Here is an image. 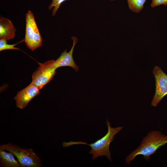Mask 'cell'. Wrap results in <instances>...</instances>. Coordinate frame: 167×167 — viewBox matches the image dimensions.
I'll list each match as a JSON object with an SVG mask.
<instances>
[{
	"mask_svg": "<svg viewBox=\"0 0 167 167\" xmlns=\"http://www.w3.org/2000/svg\"><path fill=\"white\" fill-rule=\"evenodd\" d=\"M167 143V135L160 131H150L143 138L139 146L126 156L125 159L126 163L129 164L139 155L148 161L159 148Z\"/></svg>",
	"mask_w": 167,
	"mask_h": 167,
	"instance_id": "cell-1",
	"label": "cell"
},
{
	"mask_svg": "<svg viewBox=\"0 0 167 167\" xmlns=\"http://www.w3.org/2000/svg\"><path fill=\"white\" fill-rule=\"evenodd\" d=\"M106 124L108 127L107 133L94 143L88 144L86 142L71 141L68 142H63L62 146L67 147L75 144L88 145L91 148L89 153L92 155V160L96 159L100 156H105L111 161V152L109 150L110 143L114 140L115 136L123 129V127L119 126L113 127L111 126L110 122L107 119L106 120Z\"/></svg>",
	"mask_w": 167,
	"mask_h": 167,
	"instance_id": "cell-2",
	"label": "cell"
},
{
	"mask_svg": "<svg viewBox=\"0 0 167 167\" xmlns=\"http://www.w3.org/2000/svg\"><path fill=\"white\" fill-rule=\"evenodd\" d=\"M0 149L8 151L16 157L21 167H41V161L31 148H22L10 143L0 146Z\"/></svg>",
	"mask_w": 167,
	"mask_h": 167,
	"instance_id": "cell-3",
	"label": "cell"
},
{
	"mask_svg": "<svg viewBox=\"0 0 167 167\" xmlns=\"http://www.w3.org/2000/svg\"><path fill=\"white\" fill-rule=\"evenodd\" d=\"M25 22L24 42L27 46L33 51L41 46L43 39L34 15L30 10L26 14Z\"/></svg>",
	"mask_w": 167,
	"mask_h": 167,
	"instance_id": "cell-4",
	"label": "cell"
},
{
	"mask_svg": "<svg viewBox=\"0 0 167 167\" xmlns=\"http://www.w3.org/2000/svg\"><path fill=\"white\" fill-rule=\"evenodd\" d=\"M54 62L52 60L42 63L38 62L39 66L32 75L31 83L40 89L49 83L56 73Z\"/></svg>",
	"mask_w": 167,
	"mask_h": 167,
	"instance_id": "cell-5",
	"label": "cell"
},
{
	"mask_svg": "<svg viewBox=\"0 0 167 167\" xmlns=\"http://www.w3.org/2000/svg\"><path fill=\"white\" fill-rule=\"evenodd\" d=\"M153 73L155 78L156 89L151 106L155 107L167 95V75L157 66L154 67Z\"/></svg>",
	"mask_w": 167,
	"mask_h": 167,
	"instance_id": "cell-6",
	"label": "cell"
},
{
	"mask_svg": "<svg viewBox=\"0 0 167 167\" xmlns=\"http://www.w3.org/2000/svg\"><path fill=\"white\" fill-rule=\"evenodd\" d=\"M40 89L31 83L22 90L18 92L14 97L17 107L23 109L30 101L40 93Z\"/></svg>",
	"mask_w": 167,
	"mask_h": 167,
	"instance_id": "cell-7",
	"label": "cell"
},
{
	"mask_svg": "<svg viewBox=\"0 0 167 167\" xmlns=\"http://www.w3.org/2000/svg\"><path fill=\"white\" fill-rule=\"evenodd\" d=\"M73 41V45L70 50L67 52L66 49L60 56L54 60V64L56 69L62 66H69L72 68L75 71H78L79 67L74 60L73 54L75 46L78 41V39L75 36L72 37Z\"/></svg>",
	"mask_w": 167,
	"mask_h": 167,
	"instance_id": "cell-8",
	"label": "cell"
},
{
	"mask_svg": "<svg viewBox=\"0 0 167 167\" xmlns=\"http://www.w3.org/2000/svg\"><path fill=\"white\" fill-rule=\"evenodd\" d=\"M16 29L8 19L0 17V39L7 41L13 39L15 36Z\"/></svg>",
	"mask_w": 167,
	"mask_h": 167,
	"instance_id": "cell-9",
	"label": "cell"
},
{
	"mask_svg": "<svg viewBox=\"0 0 167 167\" xmlns=\"http://www.w3.org/2000/svg\"><path fill=\"white\" fill-rule=\"evenodd\" d=\"M14 155L11 152L0 149V165L3 167H20L21 165L15 158Z\"/></svg>",
	"mask_w": 167,
	"mask_h": 167,
	"instance_id": "cell-10",
	"label": "cell"
},
{
	"mask_svg": "<svg viewBox=\"0 0 167 167\" xmlns=\"http://www.w3.org/2000/svg\"><path fill=\"white\" fill-rule=\"evenodd\" d=\"M129 9L132 11L138 13L142 11L146 0H126Z\"/></svg>",
	"mask_w": 167,
	"mask_h": 167,
	"instance_id": "cell-11",
	"label": "cell"
},
{
	"mask_svg": "<svg viewBox=\"0 0 167 167\" xmlns=\"http://www.w3.org/2000/svg\"><path fill=\"white\" fill-rule=\"evenodd\" d=\"M7 41L2 39H0V51H2L3 50H5L8 49H12V50H21L16 47H15V46L17 45L18 43L22 42H24V38L20 41L17 43H16L13 44H9L7 43Z\"/></svg>",
	"mask_w": 167,
	"mask_h": 167,
	"instance_id": "cell-12",
	"label": "cell"
},
{
	"mask_svg": "<svg viewBox=\"0 0 167 167\" xmlns=\"http://www.w3.org/2000/svg\"><path fill=\"white\" fill-rule=\"evenodd\" d=\"M66 0H52L51 3L48 7V9L51 10L53 9L52 14L54 16L56 14L61 4Z\"/></svg>",
	"mask_w": 167,
	"mask_h": 167,
	"instance_id": "cell-13",
	"label": "cell"
},
{
	"mask_svg": "<svg viewBox=\"0 0 167 167\" xmlns=\"http://www.w3.org/2000/svg\"><path fill=\"white\" fill-rule=\"evenodd\" d=\"M161 5H167V0H152L151 6L153 8Z\"/></svg>",
	"mask_w": 167,
	"mask_h": 167,
	"instance_id": "cell-14",
	"label": "cell"
},
{
	"mask_svg": "<svg viewBox=\"0 0 167 167\" xmlns=\"http://www.w3.org/2000/svg\"><path fill=\"white\" fill-rule=\"evenodd\" d=\"M111 1H115V0H110Z\"/></svg>",
	"mask_w": 167,
	"mask_h": 167,
	"instance_id": "cell-15",
	"label": "cell"
}]
</instances>
